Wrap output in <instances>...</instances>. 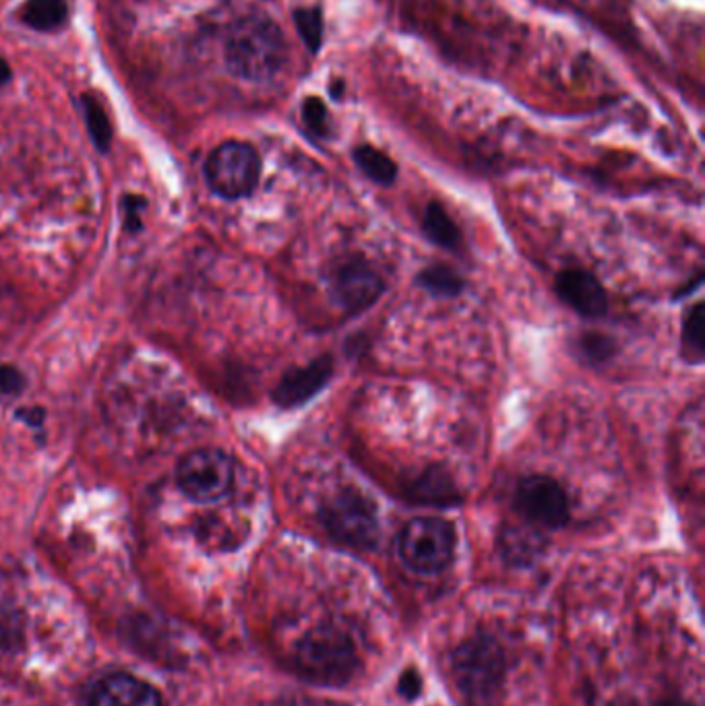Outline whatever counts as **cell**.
I'll return each instance as SVG.
<instances>
[{
  "instance_id": "4",
  "label": "cell",
  "mask_w": 705,
  "mask_h": 706,
  "mask_svg": "<svg viewBox=\"0 0 705 706\" xmlns=\"http://www.w3.org/2000/svg\"><path fill=\"white\" fill-rule=\"evenodd\" d=\"M399 558L412 572L436 574L445 570L456 549V529L445 519L418 517L399 533Z\"/></svg>"
},
{
  "instance_id": "8",
  "label": "cell",
  "mask_w": 705,
  "mask_h": 706,
  "mask_svg": "<svg viewBox=\"0 0 705 706\" xmlns=\"http://www.w3.org/2000/svg\"><path fill=\"white\" fill-rule=\"evenodd\" d=\"M519 512L536 525L559 529L569 521V500L559 482L546 475H530L516 490Z\"/></svg>"
},
{
  "instance_id": "20",
  "label": "cell",
  "mask_w": 705,
  "mask_h": 706,
  "mask_svg": "<svg viewBox=\"0 0 705 706\" xmlns=\"http://www.w3.org/2000/svg\"><path fill=\"white\" fill-rule=\"evenodd\" d=\"M294 21H296V29L298 36L305 41V46L317 52L321 48L323 41V15L321 9L311 7V9H296L294 11Z\"/></svg>"
},
{
  "instance_id": "12",
  "label": "cell",
  "mask_w": 705,
  "mask_h": 706,
  "mask_svg": "<svg viewBox=\"0 0 705 706\" xmlns=\"http://www.w3.org/2000/svg\"><path fill=\"white\" fill-rule=\"evenodd\" d=\"M89 706H162V698L146 682L128 673H114L94 688Z\"/></svg>"
},
{
  "instance_id": "19",
  "label": "cell",
  "mask_w": 705,
  "mask_h": 706,
  "mask_svg": "<svg viewBox=\"0 0 705 706\" xmlns=\"http://www.w3.org/2000/svg\"><path fill=\"white\" fill-rule=\"evenodd\" d=\"M704 304H695L683 324V356L691 363L704 360Z\"/></svg>"
},
{
  "instance_id": "15",
  "label": "cell",
  "mask_w": 705,
  "mask_h": 706,
  "mask_svg": "<svg viewBox=\"0 0 705 706\" xmlns=\"http://www.w3.org/2000/svg\"><path fill=\"white\" fill-rule=\"evenodd\" d=\"M422 230L429 236L431 243H435L441 248L447 250H456L459 243H461V234L454 220L449 218V213L445 211L443 205L438 202H431L424 211L422 218Z\"/></svg>"
},
{
  "instance_id": "27",
  "label": "cell",
  "mask_w": 705,
  "mask_h": 706,
  "mask_svg": "<svg viewBox=\"0 0 705 706\" xmlns=\"http://www.w3.org/2000/svg\"><path fill=\"white\" fill-rule=\"evenodd\" d=\"M658 706H691L687 705V703H683V701H677V698H668V701H664V703H660Z\"/></svg>"
},
{
  "instance_id": "3",
  "label": "cell",
  "mask_w": 705,
  "mask_h": 706,
  "mask_svg": "<svg viewBox=\"0 0 705 706\" xmlns=\"http://www.w3.org/2000/svg\"><path fill=\"white\" fill-rule=\"evenodd\" d=\"M454 676L468 706H495L505 680V655L491 636H474L454 653Z\"/></svg>"
},
{
  "instance_id": "11",
  "label": "cell",
  "mask_w": 705,
  "mask_h": 706,
  "mask_svg": "<svg viewBox=\"0 0 705 706\" xmlns=\"http://www.w3.org/2000/svg\"><path fill=\"white\" fill-rule=\"evenodd\" d=\"M555 287L560 300L571 306L581 317L598 319L602 314H606L608 308L606 292L592 273L581 269H567L559 273Z\"/></svg>"
},
{
  "instance_id": "13",
  "label": "cell",
  "mask_w": 705,
  "mask_h": 706,
  "mask_svg": "<svg viewBox=\"0 0 705 706\" xmlns=\"http://www.w3.org/2000/svg\"><path fill=\"white\" fill-rule=\"evenodd\" d=\"M408 496L418 505L454 506L459 500L456 484L441 467H431L420 473L408 485Z\"/></svg>"
},
{
  "instance_id": "23",
  "label": "cell",
  "mask_w": 705,
  "mask_h": 706,
  "mask_svg": "<svg viewBox=\"0 0 705 706\" xmlns=\"http://www.w3.org/2000/svg\"><path fill=\"white\" fill-rule=\"evenodd\" d=\"M581 349L592 362H604L615 354V344L602 333H585L581 339Z\"/></svg>"
},
{
  "instance_id": "1",
  "label": "cell",
  "mask_w": 705,
  "mask_h": 706,
  "mask_svg": "<svg viewBox=\"0 0 705 706\" xmlns=\"http://www.w3.org/2000/svg\"><path fill=\"white\" fill-rule=\"evenodd\" d=\"M224 59L230 73L243 82H271L288 62V44L275 21L249 15L232 25Z\"/></svg>"
},
{
  "instance_id": "16",
  "label": "cell",
  "mask_w": 705,
  "mask_h": 706,
  "mask_svg": "<svg viewBox=\"0 0 705 706\" xmlns=\"http://www.w3.org/2000/svg\"><path fill=\"white\" fill-rule=\"evenodd\" d=\"M354 162L362 170L364 176H369L371 181L381 184V186H389L397 178V163L387 153H383L381 149L371 147V145L356 147Z\"/></svg>"
},
{
  "instance_id": "25",
  "label": "cell",
  "mask_w": 705,
  "mask_h": 706,
  "mask_svg": "<svg viewBox=\"0 0 705 706\" xmlns=\"http://www.w3.org/2000/svg\"><path fill=\"white\" fill-rule=\"evenodd\" d=\"M401 692L410 698H415L416 694L420 692V680L416 678L415 673H406L401 680Z\"/></svg>"
},
{
  "instance_id": "21",
  "label": "cell",
  "mask_w": 705,
  "mask_h": 706,
  "mask_svg": "<svg viewBox=\"0 0 705 706\" xmlns=\"http://www.w3.org/2000/svg\"><path fill=\"white\" fill-rule=\"evenodd\" d=\"M539 552V537L536 533L523 531V529H509L505 533V554L509 558H516L519 562L528 560Z\"/></svg>"
},
{
  "instance_id": "2",
  "label": "cell",
  "mask_w": 705,
  "mask_h": 706,
  "mask_svg": "<svg viewBox=\"0 0 705 706\" xmlns=\"http://www.w3.org/2000/svg\"><path fill=\"white\" fill-rule=\"evenodd\" d=\"M294 667L317 686H344L358 669V653L342 628L317 626L296 646Z\"/></svg>"
},
{
  "instance_id": "9",
  "label": "cell",
  "mask_w": 705,
  "mask_h": 706,
  "mask_svg": "<svg viewBox=\"0 0 705 706\" xmlns=\"http://www.w3.org/2000/svg\"><path fill=\"white\" fill-rule=\"evenodd\" d=\"M332 292L335 302L346 312H362L381 298L385 283L371 264L356 259L335 271Z\"/></svg>"
},
{
  "instance_id": "14",
  "label": "cell",
  "mask_w": 705,
  "mask_h": 706,
  "mask_svg": "<svg viewBox=\"0 0 705 706\" xmlns=\"http://www.w3.org/2000/svg\"><path fill=\"white\" fill-rule=\"evenodd\" d=\"M20 20L42 34L61 29L69 20V7L64 0H25L20 9Z\"/></svg>"
},
{
  "instance_id": "26",
  "label": "cell",
  "mask_w": 705,
  "mask_h": 706,
  "mask_svg": "<svg viewBox=\"0 0 705 706\" xmlns=\"http://www.w3.org/2000/svg\"><path fill=\"white\" fill-rule=\"evenodd\" d=\"M11 79H13V71H11L9 62L4 61V59H0V87H2V85H9Z\"/></svg>"
},
{
  "instance_id": "17",
  "label": "cell",
  "mask_w": 705,
  "mask_h": 706,
  "mask_svg": "<svg viewBox=\"0 0 705 706\" xmlns=\"http://www.w3.org/2000/svg\"><path fill=\"white\" fill-rule=\"evenodd\" d=\"M418 283L436 298H456L463 289L461 275L449 264H433L422 269Z\"/></svg>"
},
{
  "instance_id": "6",
  "label": "cell",
  "mask_w": 705,
  "mask_h": 706,
  "mask_svg": "<svg viewBox=\"0 0 705 706\" xmlns=\"http://www.w3.org/2000/svg\"><path fill=\"white\" fill-rule=\"evenodd\" d=\"M261 176L259 153L249 143L226 141L211 151L206 163V178L215 195L236 201L249 197Z\"/></svg>"
},
{
  "instance_id": "7",
  "label": "cell",
  "mask_w": 705,
  "mask_h": 706,
  "mask_svg": "<svg viewBox=\"0 0 705 706\" xmlns=\"http://www.w3.org/2000/svg\"><path fill=\"white\" fill-rule=\"evenodd\" d=\"M234 484V463L218 448H199L178 467V485L195 503H218Z\"/></svg>"
},
{
  "instance_id": "10",
  "label": "cell",
  "mask_w": 705,
  "mask_h": 706,
  "mask_svg": "<svg viewBox=\"0 0 705 706\" xmlns=\"http://www.w3.org/2000/svg\"><path fill=\"white\" fill-rule=\"evenodd\" d=\"M333 376V360L330 356H321L302 368H294L284 374L273 391V401L280 407H300L319 395Z\"/></svg>"
},
{
  "instance_id": "28",
  "label": "cell",
  "mask_w": 705,
  "mask_h": 706,
  "mask_svg": "<svg viewBox=\"0 0 705 706\" xmlns=\"http://www.w3.org/2000/svg\"><path fill=\"white\" fill-rule=\"evenodd\" d=\"M610 706H642L640 703H635V701H617V703H613Z\"/></svg>"
},
{
  "instance_id": "22",
  "label": "cell",
  "mask_w": 705,
  "mask_h": 706,
  "mask_svg": "<svg viewBox=\"0 0 705 706\" xmlns=\"http://www.w3.org/2000/svg\"><path fill=\"white\" fill-rule=\"evenodd\" d=\"M302 121L307 128L317 137H330L332 135V119L325 108V103L319 98H307L302 103Z\"/></svg>"
},
{
  "instance_id": "24",
  "label": "cell",
  "mask_w": 705,
  "mask_h": 706,
  "mask_svg": "<svg viewBox=\"0 0 705 706\" xmlns=\"http://www.w3.org/2000/svg\"><path fill=\"white\" fill-rule=\"evenodd\" d=\"M22 372L13 366H0V395H15L23 388Z\"/></svg>"
},
{
  "instance_id": "18",
  "label": "cell",
  "mask_w": 705,
  "mask_h": 706,
  "mask_svg": "<svg viewBox=\"0 0 705 706\" xmlns=\"http://www.w3.org/2000/svg\"><path fill=\"white\" fill-rule=\"evenodd\" d=\"M79 106H82L85 126H87V133H89L91 141L100 151H108L110 143H112V124H110V119L106 114L102 101L98 100L96 96H91V94H84L79 98Z\"/></svg>"
},
{
  "instance_id": "5",
  "label": "cell",
  "mask_w": 705,
  "mask_h": 706,
  "mask_svg": "<svg viewBox=\"0 0 705 706\" xmlns=\"http://www.w3.org/2000/svg\"><path fill=\"white\" fill-rule=\"evenodd\" d=\"M321 525L337 544L373 549L379 540L374 505L356 490H342L319 512Z\"/></svg>"
}]
</instances>
